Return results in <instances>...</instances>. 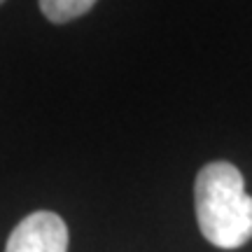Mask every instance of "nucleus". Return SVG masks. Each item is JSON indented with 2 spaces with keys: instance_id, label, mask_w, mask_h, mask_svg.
Masks as SVG:
<instances>
[{
  "instance_id": "obj_3",
  "label": "nucleus",
  "mask_w": 252,
  "mask_h": 252,
  "mask_svg": "<svg viewBox=\"0 0 252 252\" xmlns=\"http://www.w3.org/2000/svg\"><path fill=\"white\" fill-rule=\"evenodd\" d=\"M96 0H40V9L52 24H65L87 14Z\"/></svg>"
},
{
  "instance_id": "obj_4",
  "label": "nucleus",
  "mask_w": 252,
  "mask_h": 252,
  "mask_svg": "<svg viewBox=\"0 0 252 252\" xmlns=\"http://www.w3.org/2000/svg\"><path fill=\"white\" fill-rule=\"evenodd\" d=\"M2 2H5V0H0V5H2Z\"/></svg>"
},
{
  "instance_id": "obj_1",
  "label": "nucleus",
  "mask_w": 252,
  "mask_h": 252,
  "mask_svg": "<svg viewBox=\"0 0 252 252\" xmlns=\"http://www.w3.org/2000/svg\"><path fill=\"white\" fill-rule=\"evenodd\" d=\"M198 229L208 243L236 250L252 238V196L241 171L226 161L203 166L194 185Z\"/></svg>"
},
{
  "instance_id": "obj_2",
  "label": "nucleus",
  "mask_w": 252,
  "mask_h": 252,
  "mask_svg": "<svg viewBox=\"0 0 252 252\" xmlns=\"http://www.w3.org/2000/svg\"><path fill=\"white\" fill-rule=\"evenodd\" d=\"M5 252H68V226L52 210L31 213L9 234Z\"/></svg>"
}]
</instances>
